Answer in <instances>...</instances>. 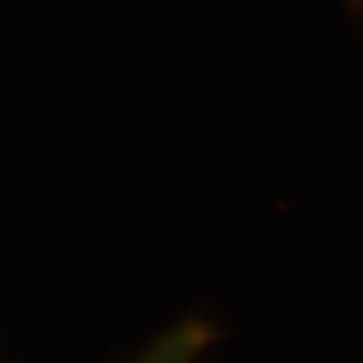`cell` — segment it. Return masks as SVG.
I'll list each match as a JSON object with an SVG mask.
<instances>
[{
  "mask_svg": "<svg viewBox=\"0 0 363 363\" xmlns=\"http://www.w3.org/2000/svg\"><path fill=\"white\" fill-rule=\"evenodd\" d=\"M216 339V328L199 318L183 320L156 339L132 363H199Z\"/></svg>",
  "mask_w": 363,
  "mask_h": 363,
  "instance_id": "6da1fadb",
  "label": "cell"
}]
</instances>
